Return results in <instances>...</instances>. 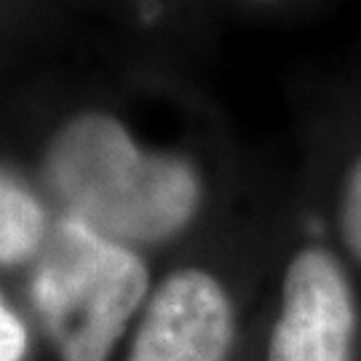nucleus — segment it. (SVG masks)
I'll list each match as a JSON object with an SVG mask.
<instances>
[{
    "mask_svg": "<svg viewBox=\"0 0 361 361\" xmlns=\"http://www.w3.org/2000/svg\"><path fill=\"white\" fill-rule=\"evenodd\" d=\"M255 3H273V0H255Z\"/></svg>",
    "mask_w": 361,
    "mask_h": 361,
    "instance_id": "8",
    "label": "nucleus"
},
{
    "mask_svg": "<svg viewBox=\"0 0 361 361\" xmlns=\"http://www.w3.org/2000/svg\"><path fill=\"white\" fill-rule=\"evenodd\" d=\"M359 276L329 238L297 244L284 262L265 361H356Z\"/></svg>",
    "mask_w": 361,
    "mask_h": 361,
    "instance_id": "3",
    "label": "nucleus"
},
{
    "mask_svg": "<svg viewBox=\"0 0 361 361\" xmlns=\"http://www.w3.org/2000/svg\"><path fill=\"white\" fill-rule=\"evenodd\" d=\"M27 348V332L22 322L0 300V361H22Z\"/></svg>",
    "mask_w": 361,
    "mask_h": 361,
    "instance_id": "7",
    "label": "nucleus"
},
{
    "mask_svg": "<svg viewBox=\"0 0 361 361\" xmlns=\"http://www.w3.org/2000/svg\"><path fill=\"white\" fill-rule=\"evenodd\" d=\"M150 292L142 255L73 214L59 222L32 284L62 361H110Z\"/></svg>",
    "mask_w": 361,
    "mask_h": 361,
    "instance_id": "2",
    "label": "nucleus"
},
{
    "mask_svg": "<svg viewBox=\"0 0 361 361\" xmlns=\"http://www.w3.org/2000/svg\"><path fill=\"white\" fill-rule=\"evenodd\" d=\"M329 241L361 276V145L348 155L329 207Z\"/></svg>",
    "mask_w": 361,
    "mask_h": 361,
    "instance_id": "6",
    "label": "nucleus"
},
{
    "mask_svg": "<svg viewBox=\"0 0 361 361\" xmlns=\"http://www.w3.org/2000/svg\"><path fill=\"white\" fill-rule=\"evenodd\" d=\"M46 174L73 217L137 252L188 231L204 204V180L188 158L147 150L102 113L59 131Z\"/></svg>",
    "mask_w": 361,
    "mask_h": 361,
    "instance_id": "1",
    "label": "nucleus"
},
{
    "mask_svg": "<svg viewBox=\"0 0 361 361\" xmlns=\"http://www.w3.org/2000/svg\"><path fill=\"white\" fill-rule=\"evenodd\" d=\"M233 345L228 286L204 268H177L147 297L126 361H231Z\"/></svg>",
    "mask_w": 361,
    "mask_h": 361,
    "instance_id": "4",
    "label": "nucleus"
},
{
    "mask_svg": "<svg viewBox=\"0 0 361 361\" xmlns=\"http://www.w3.org/2000/svg\"><path fill=\"white\" fill-rule=\"evenodd\" d=\"M43 238V212L35 198L0 174V262H22Z\"/></svg>",
    "mask_w": 361,
    "mask_h": 361,
    "instance_id": "5",
    "label": "nucleus"
}]
</instances>
